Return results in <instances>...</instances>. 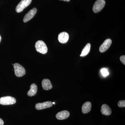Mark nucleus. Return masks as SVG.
Masks as SVG:
<instances>
[{"instance_id":"nucleus-15","label":"nucleus","mask_w":125,"mask_h":125,"mask_svg":"<svg viewBox=\"0 0 125 125\" xmlns=\"http://www.w3.org/2000/svg\"><path fill=\"white\" fill-rule=\"evenodd\" d=\"M90 48L91 44L90 43H87L81 52V54L80 55V56L84 57L87 56L90 51Z\"/></svg>"},{"instance_id":"nucleus-4","label":"nucleus","mask_w":125,"mask_h":125,"mask_svg":"<svg viewBox=\"0 0 125 125\" xmlns=\"http://www.w3.org/2000/svg\"><path fill=\"white\" fill-rule=\"evenodd\" d=\"M106 2L104 0H97L94 4L93 11L94 13L100 12L105 6Z\"/></svg>"},{"instance_id":"nucleus-19","label":"nucleus","mask_w":125,"mask_h":125,"mask_svg":"<svg viewBox=\"0 0 125 125\" xmlns=\"http://www.w3.org/2000/svg\"><path fill=\"white\" fill-rule=\"evenodd\" d=\"M4 125V122L1 118H0V125Z\"/></svg>"},{"instance_id":"nucleus-6","label":"nucleus","mask_w":125,"mask_h":125,"mask_svg":"<svg viewBox=\"0 0 125 125\" xmlns=\"http://www.w3.org/2000/svg\"><path fill=\"white\" fill-rule=\"evenodd\" d=\"M53 105L51 101H47L42 103L36 104L35 108L37 110H40L52 107Z\"/></svg>"},{"instance_id":"nucleus-3","label":"nucleus","mask_w":125,"mask_h":125,"mask_svg":"<svg viewBox=\"0 0 125 125\" xmlns=\"http://www.w3.org/2000/svg\"><path fill=\"white\" fill-rule=\"evenodd\" d=\"M15 73L16 76L18 77H22L26 73L25 69L22 66L18 63H16L13 65Z\"/></svg>"},{"instance_id":"nucleus-7","label":"nucleus","mask_w":125,"mask_h":125,"mask_svg":"<svg viewBox=\"0 0 125 125\" xmlns=\"http://www.w3.org/2000/svg\"><path fill=\"white\" fill-rule=\"evenodd\" d=\"M37 10L36 8H34L32 10H30L25 15L24 18L23 19V21L24 22H27L31 20L37 13Z\"/></svg>"},{"instance_id":"nucleus-5","label":"nucleus","mask_w":125,"mask_h":125,"mask_svg":"<svg viewBox=\"0 0 125 125\" xmlns=\"http://www.w3.org/2000/svg\"><path fill=\"white\" fill-rule=\"evenodd\" d=\"M32 0H22L18 5L16 8L17 13H20L24 9L28 7L31 4Z\"/></svg>"},{"instance_id":"nucleus-1","label":"nucleus","mask_w":125,"mask_h":125,"mask_svg":"<svg viewBox=\"0 0 125 125\" xmlns=\"http://www.w3.org/2000/svg\"><path fill=\"white\" fill-rule=\"evenodd\" d=\"M35 48L37 52L42 54H46L47 52L48 48L46 45L43 41L39 40L36 42Z\"/></svg>"},{"instance_id":"nucleus-18","label":"nucleus","mask_w":125,"mask_h":125,"mask_svg":"<svg viewBox=\"0 0 125 125\" xmlns=\"http://www.w3.org/2000/svg\"><path fill=\"white\" fill-rule=\"evenodd\" d=\"M120 60L121 62H122L124 65H125V55H122L120 57Z\"/></svg>"},{"instance_id":"nucleus-13","label":"nucleus","mask_w":125,"mask_h":125,"mask_svg":"<svg viewBox=\"0 0 125 125\" xmlns=\"http://www.w3.org/2000/svg\"><path fill=\"white\" fill-rule=\"evenodd\" d=\"M37 86L36 84H32L30 86V90L27 93V94L30 97L35 96L37 93Z\"/></svg>"},{"instance_id":"nucleus-8","label":"nucleus","mask_w":125,"mask_h":125,"mask_svg":"<svg viewBox=\"0 0 125 125\" xmlns=\"http://www.w3.org/2000/svg\"><path fill=\"white\" fill-rule=\"evenodd\" d=\"M112 43L111 39H106L99 47V51L101 52H106L109 49Z\"/></svg>"},{"instance_id":"nucleus-10","label":"nucleus","mask_w":125,"mask_h":125,"mask_svg":"<svg viewBox=\"0 0 125 125\" xmlns=\"http://www.w3.org/2000/svg\"><path fill=\"white\" fill-rule=\"evenodd\" d=\"M69 112L67 111H62L56 114V117L59 120H64L66 119L70 116Z\"/></svg>"},{"instance_id":"nucleus-14","label":"nucleus","mask_w":125,"mask_h":125,"mask_svg":"<svg viewBox=\"0 0 125 125\" xmlns=\"http://www.w3.org/2000/svg\"><path fill=\"white\" fill-rule=\"evenodd\" d=\"M92 108V104L89 102H87L84 103L82 107V112L86 114L90 111Z\"/></svg>"},{"instance_id":"nucleus-17","label":"nucleus","mask_w":125,"mask_h":125,"mask_svg":"<svg viewBox=\"0 0 125 125\" xmlns=\"http://www.w3.org/2000/svg\"><path fill=\"white\" fill-rule=\"evenodd\" d=\"M117 105L119 107H125V100L119 101L117 104Z\"/></svg>"},{"instance_id":"nucleus-12","label":"nucleus","mask_w":125,"mask_h":125,"mask_svg":"<svg viewBox=\"0 0 125 125\" xmlns=\"http://www.w3.org/2000/svg\"><path fill=\"white\" fill-rule=\"evenodd\" d=\"M101 112L103 115H109L112 113V110L108 105L103 104L101 107Z\"/></svg>"},{"instance_id":"nucleus-2","label":"nucleus","mask_w":125,"mask_h":125,"mask_svg":"<svg viewBox=\"0 0 125 125\" xmlns=\"http://www.w3.org/2000/svg\"><path fill=\"white\" fill-rule=\"evenodd\" d=\"M16 102V99L10 96H5L0 98V104L4 105H12Z\"/></svg>"},{"instance_id":"nucleus-11","label":"nucleus","mask_w":125,"mask_h":125,"mask_svg":"<svg viewBox=\"0 0 125 125\" xmlns=\"http://www.w3.org/2000/svg\"><path fill=\"white\" fill-rule=\"evenodd\" d=\"M42 86L43 89L46 90L52 89V84L48 79H45L43 80L42 81Z\"/></svg>"},{"instance_id":"nucleus-9","label":"nucleus","mask_w":125,"mask_h":125,"mask_svg":"<svg viewBox=\"0 0 125 125\" xmlns=\"http://www.w3.org/2000/svg\"><path fill=\"white\" fill-rule=\"evenodd\" d=\"M69 34L66 32H61L58 35V41L61 43H66L69 40Z\"/></svg>"},{"instance_id":"nucleus-16","label":"nucleus","mask_w":125,"mask_h":125,"mask_svg":"<svg viewBox=\"0 0 125 125\" xmlns=\"http://www.w3.org/2000/svg\"><path fill=\"white\" fill-rule=\"evenodd\" d=\"M101 72L103 76H106L109 75V72L105 68L102 69L101 70Z\"/></svg>"},{"instance_id":"nucleus-20","label":"nucleus","mask_w":125,"mask_h":125,"mask_svg":"<svg viewBox=\"0 0 125 125\" xmlns=\"http://www.w3.org/2000/svg\"><path fill=\"white\" fill-rule=\"evenodd\" d=\"M60 0L64 1H67V2H69L70 1V0Z\"/></svg>"},{"instance_id":"nucleus-21","label":"nucleus","mask_w":125,"mask_h":125,"mask_svg":"<svg viewBox=\"0 0 125 125\" xmlns=\"http://www.w3.org/2000/svg\"><path fill=\"white\" fill-rule=\"evenodd\" d=\"M1 40V37L0 36V42Z\"/></svg>"}]
</instances>
